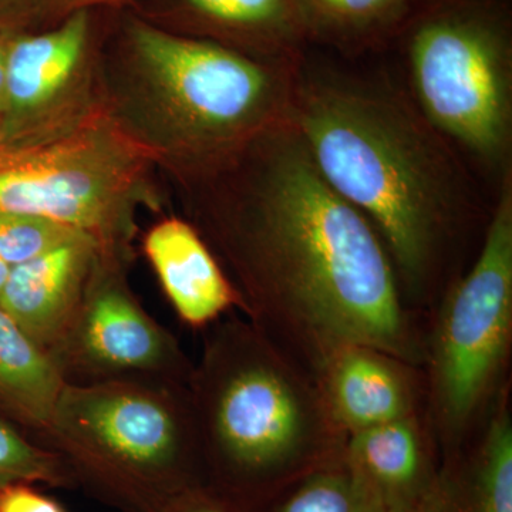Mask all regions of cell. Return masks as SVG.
I'll list each match as a JSON object with an SVG mask.
<instances>
[{
    "label": "cell",
    "mask_w": 512,
    "mask_h": 512,
    "mask_svg": "<svg viewBox=\"0 0 512 512\" xmlns=\"http://www.w3.org/2000/svg\"><path fill=\"white\" fill-rule=\"evenodd\" d=\"M204 181L217 192L192 225L256 329L315 375L350 345L423 367L426 318L406 301L376 229L330 187L291 121Z\"/></svg>",
    "instance_id": "6da1fadb"
},
{
    "label": "cell",
    "mask_w": 512,
    "mask_h": 512,
    "mask_svg": "<svg viewBox=\"0 0 512 512\" xmlns=\"http://www.w3.org/2000/svg\"><path fill=\"white\" fill-rule=\"evenodd\" d=\"M289 121L330 187L382 238L406 301L429 311L453 284L474 205L456 150L393 87L302 64Z\"/></svg>",
    "instance_id": "7a4b0ae2"
},
{
    "label": "cell",
    "mask_w": 512,
    "mask_h": 512,
    "mask_svg": "<svg viewBox=\"0 0 512 512\" xmlns=\"http://www.w3.org/2000/svg\"><path fill=\"white\" fill-rule=\"evenodd\" d=\"M204 332L187 387L208 487L252 512L343 460L348 436L311 369L244 315L228 313Z\"/></svg>",
    "instance_id": "3957f363"
},
{
    "label": "cell",
    "mask_w": 512,
    "mask_h": 512,
    "mask_svg": "<svg viewBox=\"0 0 512 512\" xmlns=\"http://www.w3.org/2000/svg\"><path fill=\"white\" fill-rule=\"evenodd\" d=\"M42 446L77 488L120 512H154L205 484L187 384H66Z\"/></svg>",
    "instance_id": "277c9868"
},
{
    "label": "cell",
    "mask_w": 512,
    "mask_h": 512,
    "mask_svg": "<svg viewBox=\"0 0 512 512\" xmlns=\"http://www.w3.org/2000/svg\"><path fill=\"white\" fill-rule=\"evenodd\" d=\"M128 42L140 76L165 111L171 150L200 180L289 120L303 63L262 62L143 20L131 23Z\"/></svg>",
    "instance_id": "5b68a950"
},
{
    "label": "cell",
    "mask_w": 512,
    "mask_h": 512,
    "mask_svg": "<svg viewBox=\"0 0 512 512\" xmlns=\"http://www.w3.org/2000/svg\"><path fill=\"white\" fill-rule=\"evenodd\" d=\"M430 313L421 367L424 413L443 458L478 429L510 386L512 168L500 178L473 265Z\"/></svg>",
    "instance_id": "8992f818"
},
{
    "label": "cell",
    "mask_w": 512,
    "mask_h": 512,
    "mask_svg": "<svg viewBox=\"0 0 512 512\" xmlns=\"http://www.w3.org/2000/svg\"><path fill=\"white\" fill-rule=\"evenodd\" d=\"M414 106L456 150L500 178L511 170L512 39L507 18L476 0H443L410 25Z\"/></svg>",
    "instance_id": "52a82bcc"
},
{
    "label": "cell",
    "mask_w": 512,
    "mask_h": 512,
    "mask_svg": "<svg viewBox=\"0 0 512 512\" xmlns=\"http://www.w3.org/2000/svg\"><path fill=\"white\" fill-rule=\"evenodd\" d=\"M128 252L101 249L62 340L49 353L66 384L157 380L188 384L194 362L128 288Z\"/></svg>",
    "instance_id": "ba28073f"
},
{
    "label": "cell",
    "mask_w": 512,
    "mask_h": 512,
    "mask_svg": "<svg viewBox=\"0 0 512 512\" xmlns=\"http://www.w3.org/2000/svg\"><path fill=\"white\" fill-rule=\"evenodd\" d=\"M97 150V148H96ZM90 144H66L0 168V211L46 218L128 251L131 222L117 168Z\"/></svg>",
    "instance_id": "9c48e42d"
},
{
    "label": "cell",
    "mask_w": 512,
    "mask_h": 512,
    "mask_svg": "<svg viewBox=\"0 0 512 512\" xmlns=\"http://www.w3.org/2000/svg\"><path fill=\"white\" fill-rule=\"evenodd\" d=\"M316 377L333 419L346 436L426 410L420 367L372 346L339 349Z\"/></svg>",
    "instance_id": "30bf717a"
},
{
    "label": "cell",
    "mask_w": 512,
    "mask_h": 512,
    "mask_svg": "<svg viewBox=\"0 0 512 512\" xmlns=\"http://www.w3.org/2000/svg\"><path fill=\"white\" fill-rule=\"evenodd\" d=\"M343 458L387 512H410L436 497L441 456L426 413L350 434Z\"/></svg>",
    "instance_id": "8fae6325"
},
{
    "label": "cell",
    "mask_w": 512,
    "mask_h": 512,
    "mask_svg": "<svg viewBox=\"0 0 512 512\" xmlns=\"http://www.w3.org/2000/svg\"><path fill=\"white\" fill-rule=\"evenodd\" d=\"M101 249L100 242L84 235L10 268L0 308L47 353L69 328Z\"/></svg>",
    "instance_id": "7c38bea8"
},
{
    "label": "cell",
    "mask_w": 512,
    "mask_h": 512,
    "mask_svg": "<svg viewBox=\"0 0 512 512\" xmlns=\"http://www.w3.org/2000/svg\"><path fill=\"white\" fill-rule=\"evenodd\" d=\"M178 35L211 40L262 62L301 66L308 42L295 0H165Z\"/></svg>",
    "instance_id": "4fadbf2b"
},
{
    "label": "cell",
    "mask_w": 512,
    "mask_h": 512,
    "mask_svg": "<svg viewBox=\"0 0 512 512\" xmlns=\"http://www.w3.org/2000/svg\"><path fill=\"white\" fill-rule=\"evenodd\" d=\"M144 254L178 318L205 330L238 309L241 296L200 231L180 218H165L144 237Z\"/></svg>",
    "instance_id": "5bb4252c"
},
{
    "label": "cell",
    "mask_w": 512,
    "mask_h": 512,
    "mask_svg": "<svg viewBox=\"0 0 512 512\" xmlns=\"http://www.w3.org/2000/svg\"><path fill=\"white\" fill-rule=\"evenodd\" d=\"M510 386L483 423L441 458L434 505L439 512H512V412Z\"/></svg>",
    "instance_id": "9a60e30c"
},
{
    "label": "cell",
    "mask_w": 512,
    "mask_h": 512,
    "mask_svg": "<svg viewBox=\"0 0 512 512\" xmlns=\"http://www.w3.org/2000/svg\"><path fill=\"white\" fill-rule=\"evenodd\" d=\"M90 39L87 9L70 13L62 25L40 33L10 37L6 63L3 126L22 124L63 96L82 69Z\"/></svg>",
    "instance_id": "2e32d148"
},
{
    "label": "cell",
    "mask_w": 512,
    "mask_h": 512,
    "mask_svg": "<svg viewBox=\"0 0 512 512\" xmlns=\"http://www.w3.org/2000/svg\"><path fill=\"white\" fill-rule=\"evenodd\" d=\"M64 386L49 353L0 308V412L42 444Z\"/></svg>",
    "instance_id": "e0dca14e"
},
{
    "label": "cell",
    "mask_w": 512,
    "mask_h": 512,
    "mask_svg": "<svg viewBox=\"0 0 512 512\" xmlns=\"http://www.w3.org/2000/svg\"><path fill=\"white\" fill-rule=\"evenodd\" d=\"M308 40L343 50L382 42L400 28L414 0H295Z\"/></svg>",
    "instance_id": "ac0fdd59"
},
{
    "label": "cell",
    "mask_w": 512,
    "mask_h": 512,
    "mask_svg": "<svg viewBox=\"0 0 512 512\" xmlns=\"http://www.w3.org/2000/svg\"><path fill=\"white\" fill-rule=\"evenodd\" d=\"M252 512H387L345 458L279 491Z\"/></svg>",
    "instance_id": "d6986e66"
},
{
    "label": "cell",
    "mask_w": 512,
    "mask_h": 512,
    "mask_svg": "<svg viewBox=\"0 0 512 512\" xmlns=\"http://www.w3.org/2000/svg\"><path fill=\"white\" fill-rule=\"evenodd\" d=\"M12 483L76 490L60 457L0 412V487Z\"/></svg>",
    "instance_id": "ffe728a7"
},
{
    "label": "cell",
    "mask_w": 512,
    "mask_h": 512,
    "mask_svg": "<svg viewBox=\"0 0 512 512\" xmlns=\"http://www.w3.org/2000/svg\"><path fill=\"white\" fill-rule=\"evenodd\" d=\"M84 235L89 234L46 218L0 211V258L10 268Z\"/></svg>",
    "instance_id": "44dd1931"
},
{
    "label": "cell",
    "mask_w": 512,
    "mask_h": 512,
    "mask_svg": "<svg viewBox=\"0 0 512 512\" xmlns=\"http://www.w3.org/2000/svg\"><path fill=\"white\" fill-rule=\"evenodd\" d=\"M154 512H242L237 505L212 490L207 484L195 485L165 501Z\"/></svg>",
    "instance_id": "7402d4cb"
},
{
    "label": "cell",
    "mask_w": 512,
    "mask_h": 512,
    "mask_svg": "<svg viewBox=\"0 0 512 512\" xmlns=\"http://www.w3.org/2000/svg\"><path fill=\"white\" fill-rule=\"evenodd\" d=\"M0 512H69L35 484L12 483L0 487Z\"/></svg>",
    "instance_id": "603a6c76"
},
{
    "label": "cell",
    "mask_w": 512,
    "mask_h": 512,
    "mask_svg": "<svg viewBox=\"0 0 512 512\" xmlns=\"http://www.w3.org/2000/svg\"><path fill=\"white\" fill-rule=\"evenodd\" d=\"M47 3L49 0H0V29L12 30Z\"/></svg>",
    "instance_id": "cb8c5ba5"
},
{
    "label": "cell",
    "mask_w": 512,
    "mask_h": 512,
    "mask_svg": "<svg viewBox=\"0 0 512 512\" xmlns=\"http://www.w3.org/2000/svg\"><path fill=\"white\" fill-rule=\"evenodd\" d=\"M10 37H12L10 30L0 29V116L2 119L5 111L6 63H8Z\"/></svg>",
    "instance_id": "d4e9b609"
},
{
    "label": "cell",
    "mask_w": 512,
    "mask_h": 512,
    "mask_svg": "<svg viewBox=\"0 0 512 512\" xmlns=\"http://www.w3.org/2000/svg\"><path fill=\"white\" fill-rule=\"evenodd\" d=\"M49 2L59 3L60 8H70L73 12L80 9H87L93 5H109V3H119L123 0H49Z\"/></svg>",
    "instance_id": "484cf974"
},
{
    "label": "cell",
    "mask_w": 512,
    "mask_h": 512,
    "mask_svg": "<svg viewBox=\"0 0 512 512\" xmlns=\"http://www.w3.org/2000/svg\"><path fill=\"white\" fill-rule=\"evenodd\" d=\"M10 272V266L0 258V291H2L3 285H5L6 279Z\"/></svg>",
    "instance_id": "4316f807"
},
{
    "label": "cell",
    "mask_w": 512,
    "mask_h": 512,
    "mask_svg": "<svg viewBox=\"0 0 512 512\" xmlns=\"http://www.w3.org/2000/svg\"><path fill=\"white\" fill-rule=\"evenodd\" d=\"M410 512H439L437 511L436 505L434 503H430L427 505H423V507L416 508V510Z\"/></svg>",
    "instance_id": "83f0119b"
},
{
    "label": "cell",
    "mask_w": 512,
    "mask_h": 512,
    "mask_svg": "<svg viewBox=\"0 0 512 512\" xmlns=\"http://www.w3.org/2000/svg\"><path fill=\"white\" fill-rule=\"evenodd\" d=\"M3 134H5V126H3L2 116H0V138H2Z\"/></svg>",
    "instance_id": "f1b7e54d"
}]
</instances>
